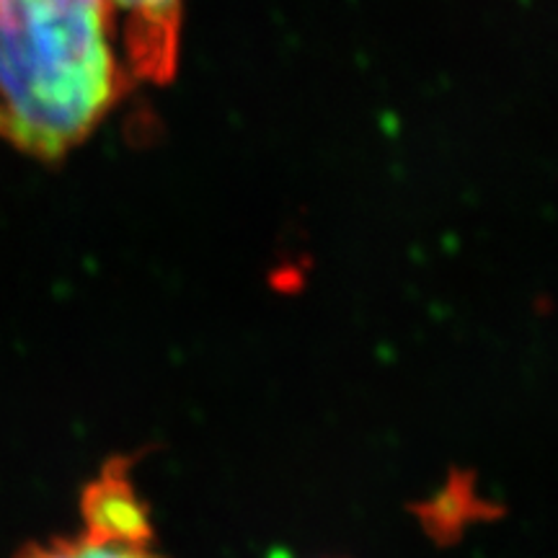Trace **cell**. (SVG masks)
Returning <instances> with one entry per match:
<instances>
[{
    "mask_svg": "<svg viewBox=\"0 0 558 558\" xmlns=\"http://www.w3.org/2000/svg\"><path fill=\"white\" fill-rule=\"evenodd\" d=\"M128 83L109 0H0V140L13 148L68 156Z\"/></svg>",
    "mask_w": 558,
    "mask_h": 558,
    "instance_id": "obj_1",
    "label": "cell"
},
{
    "mask_svg": "<svg viewBox=\"0 0 558 558\" xmlns=\"http://www.w3.org/2000/svg\"><path fill=\"white\" fill-rule=\"evenodd\" d=\"M81 512L86 533L117 541H153L148 507L120 460L109 463L101 476L86 486Z\"/></svg>",
    "mask_w": 558,
    "mask_h": 558,
    "instance_id": "obj_2",
    "label": "cell"
},
{
    "mask_svg": "<svg viewBox=\"0 0 558 558\" xmlns=\"http://www.w3.org/2000/svg\"><path fill=\"white\" fill-rule=\"evenodd\" d=\"M19 558H166L153 548V541H117L81 530L70 538L34 543Z\"/></svg>",
    "mask_w": 558,
    "mask_h": 558,
    "instance_id": "obj_3",
    "label": "cell"
}]
</instances>
